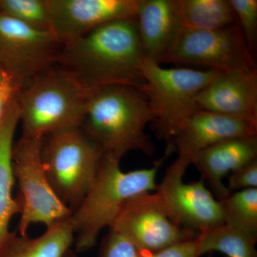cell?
<instances>
[{
	"mask_svg": "<svg viewBox=\"0 0 257 257\" xmlns=\"http://www.w3.org/2000/svg\"><path fill=\"white\" fill-rule=\"evenodd\" d=\"M197 237L186 240L145 257H200Z\"/></svg>",
	"mask_w": 257,
	"mask_h": 257,
	"instance_id": "obj_26",
	"label": "cell"
},
{
	"mask_svg": "<svg viewBox=\"0 0 257 257\" xmlns=\"http://www.w3.org/2000/svg\"><path fill=\"white\" fill-rule=\"evenodd\" d=\"M150 168L125 172L120 161L110 155L102 159L90 187L79 207L70 216L76 252L94 247L103 229L110 227L128 200L145 192L157 190V175L165 157Z\"/></svg>",
	"mask_w": 257,
	"mask_h": 257,
	"instance_id": "obj_3",
	"label": "cell"
},
{
	"mask_svg": "<svg viewBox=\"0 0 257 257\" xmlns=\"http://www.w3.org/2000/svg\"><path fill=\"white\" fill-rule=\"evenodd\" d=\"M74 242L73 226L69 216L47 228L38 237L13 232L0 257H64Z\"/></svg>",
	"mask_w": 257,
	"mask_h": 257,
	"instance_id": "obj_18",
	"label": "cell"
},
{
	"mask_svg": "<svg viewBox=\"0 0 257 257\" xmlns=\"http://www.w3.org/2000/svg\"><path fill=\"white\" fill-rule=\"evenodd\" d=\"M50 32L62 45L101 25L135 20L138 0H47Z\"/></svg>",
	"mask_w": 257,
	"mask_h": 257,
	"instance_id": "obj_12",
	"label": "cell"
},
{
	"mask_svg": "<svg viewBox=\"0 0 257 257\" xmlns=\"http://www.w3.org/2000/svg\"><path fill=\"white\" fill-rule=\"evenodd\" d=\"M221 72L211 69L164 68L145 58L141 65L143 85L153 116L157 136L170 143L196 111L198 94Z\"/></svg>",
	"mask_w": 257,
	"mask_h": 257,
	"instance_id": "obj_5",
	"label": "cell"
},
{
	"mask_svg": "<svg viewBox=\"0 0 257 257\" xmlns=\"http://www.w3.org/2000/svg\"><path fill=\"white\" fill-rule=\"evenodd\" d=\"M20 90V88L14 81L5 74L0 81V126L16 100Z\"/></svg>",
	"mask_w": 257,
	"mask_h": 257,
	"instance_id": "obj_27",
	"label": "cell"
},
{
	"mask_svg": "<svg viewBox=\"0 0 257 257\" xmlns=\"http://www.w3.org/2000/svg\"><path fill=\"white\" fill-rule=\"evenodd\" d=\"M109 229L130 239L144 256L195 237L171 220L156 191L132 198Z\"/></svg>",
	"mask_w": 257,
	"mask_h": 257,
	"instance_id": "obj_11",
	"label": "cell"
},
{
	"mask_svg": "<svg viewBox=\"0 0 257 257\" xmlns=\"http://www.w3.org/2000/svg\"><path fill=\"white\" fill-rule=\"evenodd\" d=\"M191 165L190 158L178 155L157 184L156 192L171 220L200 233L224 224V214L220 202L202 179L184 183V176Z\"/></svg>",
	"mask_w": 257,
	"mask_h": 257,
	"instance_id": "obj_10",
	"label": "cell"
},
{
	"mask_svg": "<svg viewBox=\"0 0 257 257\" xmlns=\"http://www.w3.org/2000/svg\"><path fill=\"white\" fill-rule=\"evenodd\" d=\"M99 257H145L127 238L113 230L101 241Z\"/></svg>",
	"mask_w": 257,
	"mask_h": 257,
	"instance_id": "obj_24",
	"label": "cell"
},
{
	"mask_svg": "<svg viewBox=\"0 0 257 257\" xmlns=\"http://www.w3.org/2000/svg\"><path fill=\"white\" fill-rule=\"evenodd\" d=\"M90 92L72 74L51 68L19 91L22 137L44 138L64 128L80 126Z\"/></svg>",
	"mask_w": 257,
	"mask_h": 257,
	"instance_id": "obj_4",
	"label": "cell"
},
{
	"mask_svg": "<svg viewBox=\"0 0 257 257\" xmlns=\"http://www.w3.org/2000/svg\"><path fill=\"white\" fill-rule=\"evenodd\" d=\"M135 22L145 58L157 62L182 28L175 0H138Z\"/></svg>",
	"mask_w": 257,
	"mask_h": 257,
	"instance_id": "obj_16",
	"label": "cell"
},
{
	"mask_svg": "<svg viewBox=\"0 0 257 257\" xmlns=\"http://www.w3.org/2000/svg\"><path fill=\"white\" fill-rule=\"evenodd\" d=\"M201 254L218 251L227 257H257V239L226 224L199 233Z\"/></svg>",
	"mask_w": 257,
	"mask_h": 257,
	"instance_id": "obj_20",
	"label": "cell"
},
{
	"mask_svg": "<svg viewBox=\"0 0 257 257\" xmlns=\"http://www.w3.org/2000/svg\"><path fill=\"white\" fill-rule=\"evenodd\" d=\"M64 257H77V256L76 254V251H74L72 248H71L70 250L67 251V253H66L65 256Z\"/></svg>",
	"mask_w": 257,
	"mask_h": 257,
	"instance_id": "obj_28",
	"label": "cell"
},
{
	"mask_svg": "<svg viewBox=\"0 0 257 257\" xmlns=\"http://www.w3.org/2000/svg\"><path fill=\"white\" fill-rule=\"evenodd\" d=\"M43 138L22 137L13 150V175L20 189L22 204L19 234H28L32 224H42L47 228L72 214L68 207L56 195L42 164Z\"/></svg>",
	"mask_w": 257,
	"mask_h": 257,
	"instance_id": "obj_8",
	"label": "cell"
},
{
	"mask_svg": "<svg viewBox=\"0 0 257 257\" xmlns=\"http://www.w3.org/2000/svg\"><path fill=\"white\" fill-rule=\"evenodd\" d=\"M41 156L56 195L74 212L95 177L102 152L80 126H76L45 137Z\"/></svg>",
	"mask_w": 257,
	"mask_h": 257,
	"instance_id": "obj_6",
	"label": "cell"
},
{
	"mask_svg": "<svg viewBox=\"0 0 257 257\" xmlns=\"http://www.w3.org/2000/svg\"><path fill=\"white\" fill-rule=\"evenodd\" d=\"M182 28L216 30L237 23L229 0H175Z\"/></svg>",
	"mask_w": 257,
	"mask_h": 257,
	"instance_id": "obj_19",
	"label": "cell"
},
{
	"mask_svg": "<svg viewBox=\"0 0 257 257\" xmlns=\"http://www.w3.org/2000/svg\"><path fill=\"white\" fill-rule=\"evenodd\" d=\"M226 187L231 193L257 188V160L229 174Z\"/></svg>",
	"mask_w": 257,
	"mask_h": 257,
	"instance_id": "obj_25",
	"label": "cell"
},
{
	"mask_svg": "<svg viewBox=\"0 0 257 257\" xmlns=\"http://www.w3.org/2000/svg\"><path fill=\"white\" fill-rule=\"evenodd\" d=\"M257 160V136L230 139L208 147L192 157V165L209 184L218 200L227 197L225 177Z\"/></svg>",
	"mask_w": 257,
	"mask_h": 257,
	"instance_id": "obj_15",
	"label": "cell"
},
{
	"mask_svg": "<svg viewBox=\"0 0 257 257\" xmlns=\"http://www.w3.org/2000/svg\"><path fill=\"white\" fill-rule=\"evenodd\" d=\"M158 63L192 64L221 73L257 72L238 23L216 30L182 28Z\"/></svg>",
	"mask_w": 257,
	"mask_h": 257,
	"instance_id": "obj_7",
	"label": "cell"
},
{
	"mask_svg": "<svg viewBox=\"0 0 257 257\" xmlns=\"http://www.w3.org/2000/svg\"><path fill=\"white\" fill-rule=\"evenodd\" d=\"M257 136V126L227 115L198 110L170 143L179 155L192 157L216 144L239 138Z\"/></svg>",
	"mask_w": 257,
	"mask_h": 257,
	"instance_id": "obj_14",
	"label": "cell"
},
{
	"mask_svg": "<svg viewBox=\"0 0 257 257\" xmlns=\"http://www.w3.org/2000/svg\"><path fill=\"white\" fill-rule=\"evenodd\" d=\"M153 120L138 89L109 86L90 92L80 127L103 155L121 160L128 152L140 151L151 157L155 144L145 130Z\"/></svg>",
	"mask_w": 257,
	"mask_h": 257,
	"instance_id": "obj_2",
	"label": "cell"
},
{
	"mask_svg": "<svg viewBox=\"0 0 257 257\" xmlns=\"http://www.w3.org/2000/svg\"><path fill=\"white\" fill-rule=\"evenodd\" d=\"M0 12L30 28L50 32L47 0H0Z\"/></svg>",
	"mask_w": 257,
	"mask_h": 257,
	"instance_id": "obj_22",
	"label": "cell"
},
{
	"mask_svg": "<svg viewBox=\"0 0 257 257\" xmlns=\"http://www.w3.org/2000/svg\"><path fill=\"white\" fill-rule=\"evenodd\" d=\"M236 15L246 45L256 55L257 40L256 0H229Z\"/></svg>",
	"mask_w": 257,
	"mask_h": 257,
	"instance_id": "obj_23",
	"label": "cell"
},
{
	"mask_svg": "<svg viewBox=\"0 0 257 257\" xmlns=\"http://www.w3.org/2000/svg\"><path fill=\"white\" fill-rule=\"evenodd\" d=\"M62 45L50 32L0 12V67L20 89L53 67Z\"/></svg>",
	"mask_w": 257,
	"mask_h": 257,
	"instance_id": "obj_9",
	"label": "cell"
},
{
	"mask_svg": "<svg viewBox=\"0 0 257 257\" xmlns=\"http://www.w3.org/2000/svg\"><path fill=\"white\" fill-rule=\"evenodd\" d=\"M219 201L224 224L257 239V188L231 192Z\"/></svg>",
	"mask_w": 257,
	"mask_h": 257,
	"instance_id": "obj_21",
	"label": "cell"
},
{
	"mask_svg": "<svg viewBox=\"0 0 257 257\" xmlns=\"http://www.w3.org/2000/svg\"><path fill=\"white\" fill-rule=\"evenodd\" d=\"M19 122L20 108L16 99L0 126V255L13 234L10 231V221L22 211L20 199L13 195L15 178L12 159Z\"/></svg>",
	"mask_w": 257,
	"mask_h": 257,
	"instance_id": "obj_17",
	"label": "cell"
},
{
	"mask_svg": "<svg viewBox=\"0 0 257 257\" xmlns=\"http://www.w3.org/2000/svg\"><path fill=\"white\" fill-rule=\"evenodd\" d=\"M145 60L135 20H120L62 45L57 64L92 92L109 86L140 89Z\"/></svg>",
	"mask_w": 257,
	"mask_h": 257,
	"instance_id": "obj_1",
	"label": "cell"
},
{
	"mask_svg": "<svg viewBox=\"0 0 257 257\" xmlns=\"http://www.w3.org/2000/svg\"><path fill=\"white\" fill-rule=\"evenodd\" d=\"M5 74L4 71H3V69L0 67V81H1L2 79L4 77Z\"/></svg>",
	"mask_w": 257,
	"mask_h": 257,
	"instance_id": "obj_29",
	"label": "cell"
},
{
	"mask_svg": "<svg viewBox=\"0 0 257 257\" xmlns=\"http://www.w3.org/2000/svg\"><path fill=\"white\" fill-rule=\"evenodd\" d=\"M199 110L245 120L257 126V72L219 73L198 94Z\"/></svg>",
	"mask_w": 257,
	"mask_h": 257,
	"instance_id": "obj_13",
	"label": "cell"
},
{
	"mask_svg": "<svg viewBox=\"0 0 257 257\" xmlns=\"http://www.w3.org/2000/svg\"><path fill=\"white\" fill-rule=\"evenodd\" d=\"M207 257H212V253H209V256Z\"/></svg>",
	"mask_w": 257,
	"mask_h": 257,
	"instance_id": "obj_30",
	"label": "cell"
}]
</instances>
